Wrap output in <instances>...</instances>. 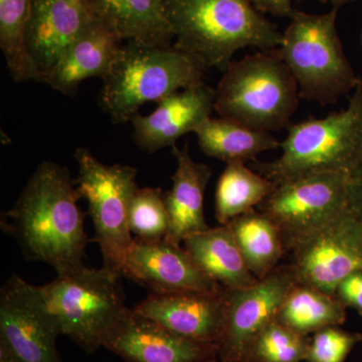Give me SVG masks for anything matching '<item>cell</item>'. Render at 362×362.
Instances as JSON below:
<instances>
[{
    "instance_id": "1",
    "label": "cell",
    "mask_w": 362,
    "mask_h": 362,
    "mask_svg": "<svg viewBox=\"0 0 362 362\" xmlns=\"http://www.w3.org/2000/svg\"><path fill=\"white\" fill-rule=\"evenodd\" d=\"M78 199L70 171L56 162L44 161L2 221L28 258L49 264L58 276L65 275L85 266L89 240Z\"/></svg>"
},
{
    "instance_id": "2",
    "label": "cell",
    "mask_w": 362,
    "mask_h": 362,
    "mask_svg": "<svg viewBox=\"0 0 362 362\" xmlns=\"http://www.w3.org/2000/svg\"><path fill=\"white\" fill-rule=\"evenodd\" d=\"M175 45L202 59L207 68L225 71L245 47L269 52L283 33L251 0H162Z\"/></svg>"
},
{
    "instance_id": "3",
    "label": "cell",
    "mask_w": 362,
    "mask_h": 362,
    "mask_svg": "<svg viewBox=\"0 0 362 362\" xmlns=\"http://www.w3.org/2000/svg\"><path fill=\"white\" fill-rule=\"evenodd\" d=\"M207 69L199 57L173 45L130 40L122 45L103 78L100 104L114 123H126L147 102L157 103L180 89L202 83Z\"/></svg>"
},
{
    "instance_id": "4",
    "label": "cell",
    "mask_w": 362,
    "mask_h": 362,
    "mask_svg": "<svg viewBox=\"0 0 362 362\" xmlns=\"http://www.w3.org/2000/svg\"><path fill=\"white\" fill-rule=\"evenodd\" d=\"M282 156L252 168L272 182L313 173H351L362 160V80L346 109L325 118L288 124Z\"/></svg>"
},
{
    "instance_id": "5",
    "label": "cell",
    "mask_w": 362,
    "mask_h": 362,
    "mask_svg": "<svg viewBox=\"0 0 362 362\" xmlns=\"http://www.w3.org/2000/svg\"><path fill=\"white\" fill-rule=\"evenodd\" d=\"M216 92L218 115L267 132L287 127L300 98L296 80L275 49L232 62Z\"/></svg>"
},
{
    "instance_id": "6",
    "label": "cell",
    "mask_w": 362,
    "mask_h": 362,
    "mask_svg": "<svg viewBox=\"0 0 362 362\" xmlns=\"http://www.w3.org/2000/svg\"><path fill=\"white\" fill-rule=\"evenodd\" d=\"M337 16L334 7L324 14L295 11L275 49L296 80L299 97L322 106L337 103L361 80L343 51Z\"/></svg>"
},
{
    "instance_id": "7",
    "label": "cell",
    "mask_w": 362,
    "mask_h": 362,
    "mask_svg": "<svg viewBox=\"0 0 362 362\" xmlns=\"http://www.w3.org/2000/svg\"><path fill=\"white\" fill-rule=\"evenodd\" d=\"M120 279L103 267L83 266L37 289L59 334L92 354L127 308Z\"/></svg>"
},
{
    "instance_id": "8",
    "label": "cell",
    "mask_w": 362,
    "mask_h": 362,
    "mask_svg": "<svg viewBox=\"0 0 362 362\" xmlns=\"http://www.w3.org/2000/svg\"><path fill=\"white\" fill-rule=\"evenodd\" d=\"M78 175L75 181L80 199H87L95 226L103 268L122 277L126 257L133 244L129 228V209L137 170L132 166L106 165L81 147L75 152Z\"/></svg>"
},
{
    "instance_id": "9",
    "label": "cell",
    "mask_w": 362,
    "mask_h": 362,
    "mask_svg": "<svg viewBox=\"0 0 362 362\" xmlns=\"http://www.w3.org/2000/svg\"><path fill=\"white\" fill-rule=\"evenodd\" d=\"M349 173H313L276 183L257 209L280 230L286 250L349 207Z\"/></svg>"
},
{
    "instance_id": "10",
    "label": "cell",
    "mask_w": 362,
    "mask_h": 362,
    "mask_svg": "<svg viewBox=\"0 0 362 362\" xmlns=\"http://www.w3.org/2000/svg\"><path fill=\"white\" fill-rule=\"evenodd\" d=\"M291 251L295 282L334 296L343 279L362 271V220L349 206Z\"/></svg>"
},
{
    "instance_id": "11",
    "label": "cell",
    "mask_w": 362,
    "mask_h": 362,
    "mask_svg": "<svg viewBox=\"0 0 362 362\" xmlns=\"http://www.w3.org/2000/svg\"><path fill=\"white\" fill-rule=\"evenodd\" d=\"M290 266L277 267L249 287L223 291V323L218 343L221 362H245L257 337L277 319L295 284Z\"/></svg>"
},
{
    "instance_id": "12",
    "label": "cell",
    "mask_w": 362,
    "mask_h": 362,
    "mask_svg": "<svg viewBox=\"0 0 362 362\" xmlns=\"http://www.w3.org/2000/svg\"><path fill=\"white\" fill-rule=\"evenodd\" d=\"M37 286L13 275L0 294V362H62Z\"/></svg>"
},
{
    "instance_id": "13",
    "label": "cell",
    "mask_w": 362,
    "mask_h": 362,
    "mask_svg": "<svg viewBox=\"0 0 362 362\" xmlns=\"http://www.w3.org/2000/svg\"><path fill=\"white\" fill-rule=\"evenodd\" d=\"M103 347L126 362H213L218 345L192 341L126 308L105 337Z\"/></svg>"
},
{
    "instance_id": "14",
    "label": "cell",
    "mask_w": 362,
    "mask_h": 362,
    "mask_svg": "<svg viewBox=\"0 0 362 362\" xmlns=\"http://www.w3.org/2000/svg\"><path fill=\"white\" fill-rule=\"evenodd\" d=\"M122 277L139 283L152 293H218L223 289L199 269L187 250L164 239L134 238L126 257Z\"/></svg>"
},
{
    "instance_id": "15",
    "label": "cell",
    "mask_w": 362,
    "mask_h": 362,
    "mask_svg": "<svg viewBox=\"0 0 362 362\" xmlns=\"http://www.w3.org/2000/svg\"><path fill=\"white\" fill-rule=\"evenodd\" d=\"M216 89L204 82L163 98L148 116L133 117V139L149 153L175 146L187 133L194 132L214 111Z\"/></svg>"
},
{
    "instance_id": "16",
    "label": "cell",
    "mask_w": 362,
    "mask_h": 362,
    "mask_svg": "<svg viewBox=\"0 0 362 362\" xmlns=\"http://www.w3.org/2000/svg\"><path fill=\"white\" fill-rule=\"evenodd\" d=\"M93 18L87 0H33L26 47L39 71V82Z\"/></svg>"
},
{
    "instance_id": "17",
    "label": "cell",
    "mask_w": 362,
    "mask_h": 362,
    "mask_svg": "<svg viewBox=\"0 0 362 362\" xmlns=\"http://www.w3.org/2000/svg\"><path fill=\"white\" fill-rule=\"evenodd\" d=\"M223 288L218 293H150L135 310L175 334L218 345L223 323Z\"/></svg>"
},
{
    "instance_id": "18",
    "label": "cell",
    "mask_w": 362,
    "mask_h": 362,
    "mask_svg": "<svg viewBox=\"0 0 362 362\" xmlns=\"http://www.w3.org/2000/svg\"><path fill=\"white\" fill-rule=\"evenodd\" d=\"M121 40L101 21L93 18L42 82L64 95L76 94L84 80L109 73L120 52Z\"/></svg>"
},
{
    "instance_id": "19",
    "label": "cell",
    "mask_w": 362,
    "mask_h": 362,
    "mask_svg": "<svg viewBox=\"0 0 362 362\" xmlns=\"http://www.w3.org/2000/svg\"><path fill=\"white\" fill-rule=\"evenodd\" d=\"M177 168L173 175V187L164 192L169 228L164 240L180 245L187 238L209 230L204 216V197L211 170L197 163L190 156L187 143L183 148L173 146Z\"/></svg>"
},
{
    "instance_id": "20",
    "label": "cell",
    "mask_w": 362,
    "mask_h": 362,
    "mask_svg": "<svg viewBox=\"0 0 362 362\" xmlns=\"http://www.w3.org/2000/svg\"><path fill=\"white\" fill-rule=\"evenodd\" d=\"M90 13L121 40L170 45L173 30L162 0H87Z\"/></svg>"
},
{
    "instance_id": "21",
    "label": "cell",
    "mask_w": 362,
    "mask_h": 362,
    "mask_svg": "<svg viewBox=\"0 0 362 362\" xmlns=\"http://www.w3.org/2000/svg\"><path fill=\"white\" fill-rule=\"evenodd\" d=\"M183 243L195 264L221 287L238 289L258 282L243 258L230 223L209 228Z\"/></svg>"
},
{
    "instance_id": "22",
    "label": "cell",
    "mask_w": 362,
    "mask_h": 362,
    "mask_svg": "<svg viewBox=\"0 0 362 362\" xmlns=\"http://www.w3.org/2000/svg\"><path fill=\"white\" fill-rule=\"evenodd\" d=\"M195 134L204 154L226 163L257 161L259 154L281 144L271 132L252 129L223 117L209 118Z\"/></svg>"
},
{
    "instance_id": "23",
    "label": "cell",
    "mask_w": 362,
    "mask_h": 362,
    "mask_svg": "<svg viewBox=\"0 0 362 362\" xmlns=\"http://www.w3.org/2000/svg\"><path fill=\"white\" fill-rule=\"evenodd\" d=\"M276 320L308 337L323 328L342 325L346 320V308L333 295L295 283L286 295Z\"/></svg>"
},
{
    "instance_id": "24",
    "label": "cell",
    "mask_w": 362,
    "mask_h": 362,
    "mask_svg": "<svg viewBox=\"0 0 362 362\" xmlns=\"http://www.w3.org/2000/svg\"><path fill=\"white\" fill-rule=\"evenodd\" d=\"M228 223L255 277L265 278L279 267L286 247L280 230L266 214L255 209Z\"/></svg>"
},
{
    "instance_id": "25",
    "label": "cell",
    "mask_w": 362,
    "mask_h": 362,
    "mask_svg": "<svg viewBox=\"0 0 362 362\" xmlns=\"http://www.w3.org/2000/svg\"><path fill=\"white\" fill-rule=\"evenodd\" d=\"M275 183L247 168L244 162H230L221 175L214 197V213L221 225L258 207Z\"/></svg>"
},
{
    "instance_id": "26",
    "label": "cell",
    "mask_w": 362,
    "mask_h": 362,
    "mask_svg": "<svg viewBox=\"0 0 362 362\" xmlns=\"http://www.w3.org/2000/svg\"><path fill=\"white\" fill-rule=\"evenodd\" d=\"M33 0H0V49L16 82L37 81V70L26 47V30Z\"/></svg>"
},
{
    "instance_id": "27",
    "label": "cell",
    "mask_w": 362,
    "mask_h": 362,
    "mask_svg": "<svg viewBox=\"0 0 362 362\" xmlns=\"http://www.w3.org/2000/svg\"><path fill=\"white\" fill-rule=\"evenodd\" d=\"M310 338L272 322L252 343L245 362H302L306 358Z\"/></svg>"
},
{
    "instance_id": "28",
    "label": "cell",
    "mask_w": 362,
    "mask_h": 362,
    "mask_svg": "<svg viewBox=\"0 0 362 362\" xmlns=\"http://www.w3.org/2000/svg\"><path fill=\"white\" fill-rule=\"evenodd\" d=\"M129 228L135 239L158 240L166 237L169 218L161 188L136 190L130 204Z\"/></svg>"
},
{
    "instance_id": "29",
    "label": "cell",
    "mask_w": 362,
    "mask_h": 362,
    "mask_svg": "<svg viewBox=\"0 0 362 362\" xmlns=\"http://www.w3.org/2000/svg\"><path fill=\"white\" fill-rule=\"evenodd\" d=\"M362 340L359 333L349 332L329 326L314 333L309 343L306 362H344L357 343Z\"/></svg>"
},
{
    "instance_id": "30",
    "label": "cell",
    "mask_w": 362,
    "mask_h": 362,
    "mask_svg": "<svg viewBox=\"0 0 362 362\" xmlns=\"http://www.w3.org/2000/svg\"><path fill=\"white\" fill-rule=\"evenodd\" d=\"M334 296L345 308H352L362 316V271L343 279L335 289Z\"/></svg>"
},
{
    "instance_id": "31",
    "label": "cell",
    "mask_w": 362,
    "mask_h": 362,
    "mask_svg": "<svg viewBox=\"0 0 362 362\" xmlns=\"http://www.w3.org/2000/svg\"><path fill=\"white\" fill-rule=\"evenodd\" d=\"M349 206L362 220V160L349 175Z\"/></svg>"
},
{
    "instance_id": "32",
    "label": "cell",
    "mask_w": 362,
    "mask_h": 362,
    "mask_svg": "<svg viewBox=\"0 0 362 362\" xmlns=\"http://www.w3.org/2000/svg\"><path fill=\"white\" fill-rule=\"evenodd\" d=\"M259 13H271L280 18H291L295 9L292 0H251Z\"/></svg>"
},
{
    "instance_id": "33",
    "label": "cell",
    "mask_w": 362,
    "mask_h": 362,
    "mask_svg": "<svg viewBox=\"0 0 362 362\" xmlns=\"http://www.w3.org/2000/svg\"><path fill=\"white\" fill-rule=\"evenodd\" d=\"M322 2H330L334 8H339L340 6L356 1V0H321Z\"/></svg>"
},
{
    "instance_id": "34",
    "label": "cell",
    "mask_w": 362,
    "mask_h": 362,
    "mask_svg": "<svg viewBox=\"0 0 362 362\" xmlns=\"http://www.w3.org/2000/svg\"><path fill=\"white\" fill-rule=\"evenodd\" d=\"M361 45H362V33H361Z\"/></svg>"
},
{
    "instance_id": "35",
    "label": "cell",
    "mask_w": 362,
    "mask_h": 362,
    "mask_svg": "<svg viewBox=\"0 0 362 362\" xmlns=\"http://www.w3.org/2000/svg\"><path fill=\"white\" fill-rule=\"evenodd\" d=\"M213 362H216V361H213Z\"/></svg>"
}]
</instances>
